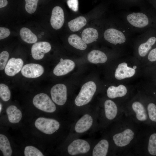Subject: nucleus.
I'll list each match as a JSON object with an SVG mask.
<instances>
[{"instance_id":"1","label":"nucleus","mask_w":156,"mask_h":156,"mask_svg":"<svg viewBox=\"0 0 156 156\" xmlns=\"http://www.w3.org/2000/svg\"><path fill=\"white\" fill-rule=\"evenodd\" d=\"M122 18L132 33H142L150 29H156V15L152 12H127L122 15Z\"/></svg>"},{"instance_id":"2","label":"nucleus","mask_w":156,"mask_h":156,"mask_svg":"<svg viewBox=\"0 0 156 156\" xmlns=\"http://www.w3.org/2000/svg\"><path fill=\"white\" fill-rule=\"evenodd\" d=\"M132 33L123 21L119 20L116 27L106 29L103 36L108 42L115 45H120L128 41Z\"/></svg>"},{"instance_id":"3","label":"nucleus","mask_w":156,"mask_h":156,"mask_svg":"<svg viewBox=\"0 0 156 156\" xmlns=\"http://www.w3.org/2000/svg\"><path fill=\"white\" fill-rule=\"evenodd\" d=\"M135 51L140 57H146L156 45V29H150L142 32L135 39Z\"/></svg>"},{"instance_id":"4","label":"nucleus","mask_w":156,"mask_h":156,"mask_svg":"<svg viewBox=\"0 0 156 156\" xmlns=\"http://www.w3.org/2000/svg\"><path fill=\"white\" fill-rule=\"evenodd\" d=\"M95 83L90 81L84 84L76 97L75 102L77 106L80 107L88 103L92 100L96 90Z\"/></svg>"},{"instance_id":"5","label":"nucleus","mask_w":156,"mask_h":156,"mask_svg":"<svg viewBox=\"0 0 156 156\" xmlns=\"http://www.w3.org/2000/svg\"><path fill=\"white\" fill-rule=\"evenodd\" d=\"M34 125L39 130L49 135L55 133L60 127V124L57 120L42 117L37 118L35 122Z\"/></svg>"},{"instance_id":"6","label":"nucleus","mask_w":156,"mask_h":156,"mask_svg":"<svg viewBox=\"0 0 156 156\" xmlns=\"http://www.w3.org/2000/svg\"><path fill=\"white\" fill-rule=\"evenodd\" d=\"M33 103L37 109L47 113H53L56 110V106L49 97L46 94L41 93L34 97Z\"/></svg>"},{"instance_id":"7","label":"nucleus","mask_w":156,"mask_h":156,"mask_svg":"<svg viewBox=\"0 0 156 156\" xmlns=\"http://www.w3.org/2000/svg\"><path fill=\"white\" fill-rule=\"evenodd\" d=\"M53 101L56 104L62 105L67 100V88L63 84H58L54 85L50 92Z\"/></svg>"},{"instance_id":"8","label":"nucleus","mask_w":156,"mask_h":156,"mask_svg":"<svg viewBox=\"0 0 156 156\" xmlns=\"http://www.w3.org/2000/svg\"><path fill=\"white\" fill-rule=\"evenodd\" d=\"M90 148V145L87 141L78 139L74 140L69 144L67 151L70 155H74L86 153L89 151Z\"/></svg>"},{"instance_id":"9","label":"nucleus","mask_w":156,"mask_h":156,"mask_svg":"<svg viewBox=\"0 0 156 156\" xmlns=\"http://www.w3.org/2000/svg\"><path fill=\"white\" fill-rule=\"evenodd\" d=\"M134 133L130 129H127L123 131L115 134L113 137L115 144L117 146L122 147L129 144L133 139Z\"/></svg>"},{"instance_id":"10","label":"nucleus","mask_w":156,"mask_h":156,"mask_svg":"<svg viewBox=\"0 0 156 156\" xmlns=\"http://www.w3.org/2000/svg\"><path fill=\"white\" fill-rule=\"evenodd\" d=\"M44 69L40 64L35 63L26 64L23 66L21 73L23 76L28 78H36L41 76Z\"/></svg>"},{"instance_id":"11","label":"nucleus","mask_w":156,"mask_h":156,"mask_svg":"<svg viewBox=\"0 0 156 156\" xmlns=\"http://www.w3.org/2000/svg\"><path fill=\"white\" fill-rule=\"evenodd\" d=\"M51 49V45L48 42L42 41L35 43L31 48L32 57L35 60H41L43 58L44 54L49 52Z\"/></svg>"},{"instance_id":"12","label":"nucleus","mask_w":156,"mask_h":156,"mask_svg":"<svg viewBox=\"0 0 156 156\" xmlns=\"http://www.w3.org/2000/svg\"><path fill=\"white\" fill-rule=\"evenodd\" d=\"M135 73V68L129 67L127 63L123 62L118 66L115 71L114 76L117 80H121L133 77Z\"/></svg>"},{"instance_id":"13","label":"nucleus","mask_w":156,"mask_h":156,"mask_svg":"<svg viewBox=\"0 0 156 156\" xmlns=\"http://www.w3.org/2000/svg\"><path fill=\"white\" fill-rule=\"evenodd\" d=\"M64 21V14L62 9L59 6L54 7L52 11L50 19L52 27L55 29H59L62 26Z\"/></svg>"},{"instance_id":"14","label":"nucleus","mask_w":156,"mask_h":156,"mask_svg":"<svg viewBox=\"0 0 156 156\" xmlns=\"http://www.w3.org/2000/svg\"><path fill=\"white\" fill-rule=\"evenodd\" d=\"M75 66L73 61L69 59H60V61L53 70L54 74L57 76L64 75L72 70Z\"/></svg>"},{"instance_id":"15","label":"nucleus","mask_w":156,"mask_h":156,"mask_svg":"<svg viewBox=\"0 0 156 156\" xmlns=\"http://www.w3.org/2000/svg\"><path fill=\"white\" fill-rule=\"evenodd\" d=\"M23 64V61L21 58H11L8 60L5 67V73L8 76H14L21 70Z\"/></svg>"},{"instance_id":"16","label":"nucleus","mask_w":156,"mask_h":156,"mask_svg":"<svg viewBox=\"0 0 156 156\" xmlns=\"http://www.w3.org/2000/svg\"><path fill=\"white\" fill-rule=\"evenodd\" d=\"M93 122L92 116L88 114H86L77 121L75 127V130L78 133L84 132L90 129Z\"/></svg>"},{"instance_id":"17","label":"nucleus","mask_w":156,"mask_h":156,"mask_svg":"<svg viewBox=\"0 0 156 156\" xmlns=\"http://www.w3.org/2000/svg\"><path fill=\"white\" fill-rule=\"evenodd\" d=\"M127 93V89L125 86L120 84L117 86H111L107 89V96L110 99L122 97L125 96Z\"/></svg>"},{"instance_id":"18","label":"nucleus","mask_w":156,"mask_h":156,"mask_svg":"<svg viewBox=\"0 0 156 156\" xmlns=\"http://www.w3.org/2000/svg\"><path fill=\"white\" fill-rule=\"evenodd\" d=\"M87 59L89 62L92 63H103L107 61V57L103 52L99 50H94L88 53Z\"/></svg>"},{"instance_id":"19","label":"nucleus","mask_w":156,"mask_h":156,"mask_svg":"<svg viewBox=\"0 0 156 156\" xmlns=\"http://www.w3.org/2000/svg\"><path fill=\"white\" fill-rule=\"evenodd\" d=\"M8 120L12 123H16L20 122L22 117L21 110L14 105L8 107L6 109Z\"/></svg>"},{"instance_id":"20","label":"nucleus","mask_w":156,"mask_h":156,"mask_svg":"<svg viewBox=\"0 0 156 156\" xmlns=\"http://www.w3.org/2000/svg\"><path fill=\"white\" fill-rule=\"evenodd\" d=\"M99 36L98 31L96 29L89 27L85 29L82 31L81 38L85 43L88 44L96 41Z\"/></svg>"},{"instance_id":"21","label":"nucleus","mask_w":156,"mask_h":156,"mask_svg":"<svg viewBox=\"0 0 156 156\" xmlns=\"http://www.w3.org/2000/svg\"><path fill=\"white\" fill-rule=\"evenodd\" d=\"M105 116L109 120L114 119L118 112V108L115 103L110 100H106L104 103Z\"/></svg>"},{"instance_id":"22","label":"nucleus","mask_w":156,"mask_h":156,"mask_svg":"<svg viewBox=\"0 0 156 156\" xmlns=\"http://www.w3.org/2000/svg\"><path fill=\"white\" fill-rule=\"evenodd\" d=\"M109 143L105 139L100 140L94 146L92 155L93 156H105L107 155L109 148Z\"/></svg>"},{"instance_id":"23","label":"nucleus","mask_w":156,"mask_h":156,"mask_svg":"<svg viewBox=\"0 0 156 156\" xmlns=\"http://www.w3.org/2000/svg\"><path fill=\"white\" fill-rule=\"evenodd\" d=\"M133 110L135 113L137 119L140 121H144L147 116L145 108L143 105L138 101L134 102L132 105Z\"/></svg>"},{"instance_id":"24","label":"nucleus","mask_w":156,"mask_h":156,"mask_svg":"<svg viewBox=\"0 0 156 156\" xmlns=\"http://www.w3.org/2000/svg\"><path fill=\"white\" fill-rule=\"evenodd\" d=\"M20 35L22 40L28 43H35L38 40L36 35L26 27H23L21 29Z\"/></svg>"},{"instance_id":"25","label":"nucleus","mask_w":156,"mask_h":156,"mask_svg":"<svg viewBox=\"0 0 156 156\" xmlns=\"http://www.w3.org/2000/svg\"><path fill=\"white\" fill-rule=\"evenodd\" d=\"M86 23V20L84 17L79 16L68 22V26L71 31H77L85 26Z\"/></svg>"},{"instance_id":"26","label":"nucleus","mask_w":156,"mask_h":156,"mask_svg":"<svg viewBox=\"0 0 156 156\" xmlns=\"http://www.w3.org/2000/svg\"><path fill=\"white\" fill-rule=\"evenodd\" d=\"M69 43L74 48L80 50H85L87 47L86 44L79 36L72 34L68 38Z\"/></svg>"},{"instance_id":"27","label":"nucleus","mask_w":156,"mask_h":156,"mask_svg":"<svg viewBox=\"0 0 156 156\" xmlns=\"http://www.w3.org/2000/svg\"><path fill=\"white\" fill-rule=\"evenodd\" d=\"M0 149L4 156H11L12 151L10 142L4 135L0 134Z\"/></svg>"},{"instance_id":"28","label":"nucleus","mask_w":156,"mask_h":156,"mask_svg":"<svg viewBox=\"0 0 156 156\" xmlns=\"http://www.w3.org/2000/svg\"><path fill=\"white\" fill-rule=\"evenodd\" d=\"M148 150L149 153L153 156L156 155V133L150 136L148 143Z\"/></svg>"},{"instance_id":"29","label":"nucleus","mask_w":156,"mask_h":156,"mask_svg":"<svg viewBox=\"0 0 156 156\" xmlns=\"http://www.w3.org/2000/svg\"><path fill=\"white\" fill-rule=\"evenodd\" d=\"M0 97L4 101H9L11 97V92L8 86L3 83L0 84Z\"/></svg>"},{"instance_id":"30","label":"nucleus","mask_w":156,"mask_h":156,"mask_svg":"<svg viewBox=\"0 0 156 156\" xmlns=\"http://www.w3.org/2000/svg\"><path fill=\"white\" fill-rule=\"evenodd\" d=\"M24 154L25 156H43L42 152L36 148L31 146L25 147Z\"/></svg>"},{"instance_id":"31","label":"nucleus","mask_w":156,"mask_h":156,"mask_svg":"<svg viewBox=\"0 0 156 156\" xmlns=\"http://www.w3.org/2000/svg\"><path fill=\"white\" fill-rule=\"evenodd\" d=\"M25 8L26 11L30 14L34 13L36 10L39 0H25Z\"/></svg>"},{"instance_id":"32","label":"nucleus","mask_w":156,"mask_h":156,"mask_svg":"<svg viewBox=\"0 0 156 156\" xmlns=\"http://www.w3.org/2000/svg\"><path fill=\"white\" fill-rule=\"evenodd\" d=\"M147 109L149 119L156 122V105L153 103H150L147 105Z\"/></svg>"},{"instance_id":"33","label":"nucleus","mask_w":156,"mask_h":156,"mask_svg":"<svg viewBox=\"0 0 156 156\" xmlns=\"http://www.w3.org/2000/svg\"><path fill=\"white\" fill-rule=\"evenodd\" d=\"M9 57V54L8 52L3 51L0 54V69L3 70L7 63Z\"/></svg>"},{"instance_id":"34","label":"nucleus","mask_w":156,"mask_h":156,"mask_svg":"<svg viewBox=\"0 0 156 156\" xmlns=\"http://www.w3.org/2000/svg\"><path fill=\"white\" fill-rule=\"evenodd\" d=\"M146 57L149 63H156V45L150 50Z\"/></svg>"},{"instance_id":"35","label":"nucleus","mask_w":156,"mask_h":156,"mask_svg":"<svg viewBox=\"0 0 156 156\" xmlns=\"http://www.w3.org/2000/svg\"><path fill=\"white\" fill-rule=\"evenodd\" d=\"M67 3L69 8L72 10L77 12L78 10V0H68Z\"/></svg>"},{"instance_id":"36","label":"nucleus","mask_w":156,"mask_h":156,"mask_svg":"<svg viewBox=\"0 0 156 156\" xmlns=\"http://www.w3.org/2000/svg\"><path fill=\"white\" fill-rule=\"evenodd\" d=\"M9 29L6 27H0V39L2 40L8 37L10 34Z\"/></svg>"},{"instance_id":"37","label":"nucleus","mask_w":156,"mask_h":156,"mask_svg":"<svg viewBox=\"0 0 156 156\" xmlns=\"http://www.w3.org/2000/svg\"><path fill=\"white\" fill-rule=\"evenodd\" d=\"M7 0H0V8L5 7L8 5Z\"/></svg>"},{"instance_id":"38","label":"nucleus","mask_w":156,"mask_h":156,"mask_svg":"<svg viewBox=\"0 0 156 156\" xmlns=\"http://www.w3.org/2000/svg\"><path fill=\"white\" fill-rule=\"evenodd\" d=\"M2 108V104H1L0 103V113H1V111Z\"/></svg>"},{"instance_id":"39","label":"nucleus","mask_w":156,"mask_h":156,"mask_svg":"<svg viewBox=\"0 0 156 156\" xmlns=\"http://www.w3.org/2000/svg\"><path fill=\"white\" fill-rule=\"evenodd\" d=\"M154 5L155 6L156 8V0H154Z\"/></svg>"},{"instance_id":"40","label":"nucleus","mask_w":156,"mask_h":156,"mask_svg":"<svg viewBox=\"0 0 156 156\" xmlns=\"http://www.w3.org/2000/svg\"><path fill=\"white\" fill-rule=\"evenodd\" d=\"M155 76H156L155 77H154V81H155V83L156 84V75Z\"/></svg>"},{"instance_id":"41","label":"nucleus","mask_w":156,"mask_h":156,"mask_svg":"<svg viewBox=\"0 0 156 156\" xmlns=\"http://www.w3.org/2000/svg\"><path fill=\"white\" fill-rule=\"evenodd\" d=\"M155 66V68H154V69H155V70H154V72H155H155H156V73H156V65Z\"/></svg>"}]
</instances>
